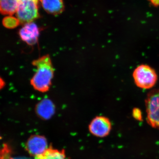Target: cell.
<instances>
[{
	"label": "cell",
	"mask_w": 159,
	"mask_h": 159,
	"mask_svg": "<svg viewBox=\"0 0 159 159\" xmlns=\"http://www.w3.org/2000/svg\"><path fill=\"white\" fill-rule=\"evenodd\" d=\"M32 64L36 67V70L30 81L31 86L38 92H48L51 88L54 74L51 57L49 54H46L34 60Z\"/></svg>",
	"instance_id": "6da1fadb"
},
{
	"label": "cell",
	"mask_w": 159,
	"mask_h": 159,
	"mask_svg": "<svg viewBox=\"0 0 159 159\" xmlns=\"http://www.w3.org/2000/svg\"><path fill=\"white\" fill-rule=\"evenodd\" d=\"M134 81L139 88L148 89L153 88L157 80L156 72L147 65H141L135 69L133 74Z\"/></svg>",
	"instance_id": "7a4b0ae2"
},
{
	"label": "cell",
	"mask_w": 159,
	"mask_h": 159,
	"mask_svg": "<svg viewBox=\"0 0 159 159\" xmlns=\"http://www.w3.org/2000/svg\"><path fill=\"white\" fill-rule=\"evenodd\" d=\"M145 107L148 124L159 129V89L148 93L145 99Z\"/></svg>",
	"instance_id": "3957f363"
},
{
	"label": "cell",
	"mask_w": 159,
	"mask_h": 159,
	"mask_svg": "<svg viewBox=\"0 0 159 159\" xmlns=\"http://www.w3.org/2000/svg\"><path fill=\"white\" fill-rule=\"evenodd\" d=\"M39 0H18L16 16L20 23L31 22L39 17Z\"/></svg>",
	"instance_id": "277c9868"
},
{
	"label": "cell",
	"mask_w": 159,
	"mask_h": 159,
	"mask_svg": "<svg viewBox=\"0 0 159 159\" xmlns=\"http://www.w3.org/2000/svg\"><path fill=\"white\" fill-rule=\"evenodd\" d=\"M112 124L110 119L103 116H98L94 118L89 125L90 133L97 138H105L110 133Z\"/></svg>",
	"instance_id": "5b68a950"
},
{
	"label": "cell",
	"mask_w": 159,
	"mask_h": 159,
	"mask_svg": "<svg viewBox=\"0 0 159 159\" xmlns=\"http://www.w3.org/2000/svg\"><path fill=\"white\" fill-rule=\"evenodd\" d=\"M49 147L47 139L40 135H31L26 143V150L35 159L41 156Z\"/></svg>",
	"instance_id": "8992f818"
},
{
	"label": "cell",
	"mask_w": 159,
	"mask_h": 159,
	"mask_svg": "<svg viewBox=\"0 0 159 159\" xmlns=\"http://www.w3.org/2000/svg\"><path fill=\"white\" fill-rule=\"evenodd\" d=\"M19 34L23 41L29 45L33 46L38 41L39 29L35 23L32 22L26 23L20 30Z\"/></svg>",
	"instance_id": "52a82bcc"
},
{
	"label": "cell",
	"mask_w": 159,
	"mask_h": 159,
	"mask_svg": "<svg viewBox=\"0 0 159 159\" xmlns=\"http://www.w3.org/2000/svg\"><path fill=\"white\" fill-rule=\"evenodd\" d=\"M55 111L54 103L50 99H43L37 103L35 112L39 117L43 120H48L53 116Z\"/></svg>",
	"instance_id": "ba28073f"
},
{
	"label": "cell",
	"mask_w": 159,
	"mask_h": 159,
	"mask_svg": "<svg viewBox=\"0 0 159 159\" xmlns=\"http://www.w3.org/2000/svg\"><path fill=\"white\" fill-rule=\"evenodd\" d=\"M43 9L48 13L53 15L60 14L64 10L62 0H40Z\"/></svg>",
	"instance_id": "9c48e42d"
},
{
	"label": "cell",
	"mask_w": 159,
	"mask_h": 159,
	"mask_svg": "<svg viewBox=\"0 0 159 159\" xmlns=\"http://www.w3.org/2000/svg\"><path fill=\"white\" fill-rule=\"evenodd\" d=\"M18 0H0V12L4 15H12L16 12Z\"/></svg>",
	"instance_id": "30bf717a"
},
{
	"label": "cell",
	"mask_w": 159,
	"mask_h": 159,
	"mask_svg": "<svg viewBox=\"0 0 159 159\" xmlns=\"http://www.w3.org/2000/svg\"><path fill=\"white\" fill-rule=\"evenodd\" d=\"M36 159H66V157L64 149L58 150L49 147L41 156Z\"/></svg>",
	"instance_id": "8fae6325"
},
{
	"label": "cell",
	"mask_w": 159,
	"mask_h": 159,
	"mask_svg": "<svg viewBox=\"0 0 159 159\" xmlns=\"http://www.w3.org/2000/svg\"><path fill=\"white\" fill-rule=\"evenodd\" d=\"M20 22L18 19L11 16H8L3 20V25L7 28L12 29L15 28L19 24Z\"/></svg>",
	"instance_id": "7c38bea8"
},
{
	"label": "cell",
	"mask_w": 159,
	"mask_h": 159,
	"mask_svg": "<svg viewBox=\"0 0 159 159\" xmlns=\"http://www.w3.org/2000/svg\"><path fill=\"white\" fill-rule=\"evenodd\" d=\"M133 114L134 118L138 119V120H141L142 117V114H141V111L139 110V109H134Z\"/></svg>",
	"instance_id": "4fadbf2b"
},
{
	"label": "cell",
	"mask_w": 159,
	"mask_h": 159,
	"mask_svg": "<svg viewBox=\"0 0 159 159\" xmlns=\"http://www.w3.org/2000/svg\"><path fill=\"white\" fill-rule=\"evenodd\" d=\"M6 85V83L3 80L2 78L0 77V90L4 87Z\"/></svg>",
	"instance_id": "5bb4252c"
},
{
	"label": "cell",
	"mask_w": 159,
	"mask_h": 159,
	"mask_svg": "<svg viewBox=\"0 0 159 159\" xmlns=\"http://www.w3.org/2000/svg\"><path fill=\"white\" fill-rule=\"evenodd\" d=\"M150 1L154 6L156 7L159 6V0H150Z\"/></svg>",
	"instance_id": "9a60e30c"
},
{
	"label": "cell",
	"mask_w": 159,
	"mask_h": 159,
	"mask_svg": "<svg viewBox=\"0 0 159 159\" xmlns=\"http://www.w3.org/2000/svg\"><path fill=\"white\" fill-rule=\"evenodd\" d=\"M0 139H1V137H0Z\"/></svg>",
	"instance_id": "2e32d148"
}]
</instances>
